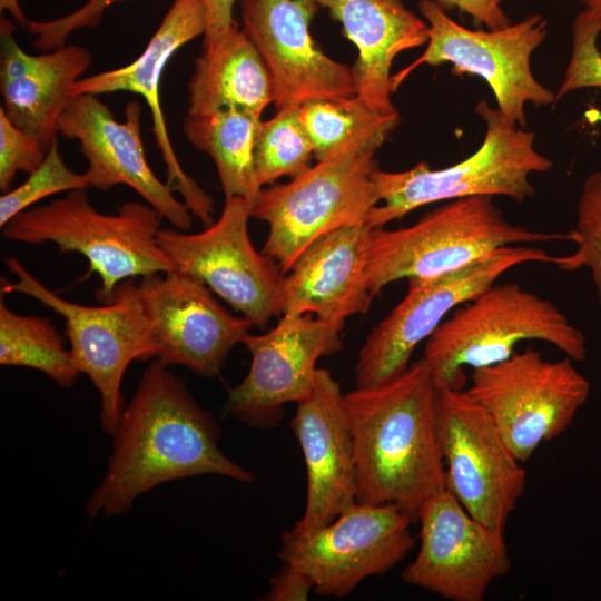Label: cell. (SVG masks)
I'll list each match as a JSON object with an SVG mask.
<instances>
[{"label":"cell","instance_id":"1","mask_svg":"<svg viewBox=\"0 0 601 601\" xmlns=\"http://www.w3.org/2000/svg\"><path fill=\"white\" fill-rule=\"evenodd\" d=\"M158 359L145 370L116 431L107 469L92 490L89 519L112 518L156 486L204 474L253 482V474L219 449V426L185 383Z\"/></svg>","mask_w":601,"mask_h":601},{"label":"cell","instance_id":"2","mask_svg":"<svg viewBox=\"0 0 601 601\" xmlns=\"http://www.w3.org/2000/svg\"><path fill=\"white\" fill-rule=\"evenodd\" d=\"M353 437L356 502L395 504L416 521L445 489L437 387L423 358L394 380L344 394Z\"/></svg>","mask_w":601,"mask_h":601},{"label":"cell","instance_id":"3","mask_svg":"<svg viewBox=\"0 0 601 601\" xmlns=\"http://www.w3.org/2000/svg\"><path fill=\"white\" fill-rule=\"evenodd\" d=\"M530 339L546 342L574 362L587 358L583 333L552 300L515 282L494 283L442 322L422 358L437 388L464 390L465 367L504 361Z\"/></svg>","mask_w":601,"mask_h":601},{"label":"cell","instance_id":"4","mask_svg":"<svg viewBox=\"0 0 601 601\" xmlns=\"http://www.w3.org/2000/svg\"><path fill=\"white\" fill-rule=\"evenodd\" d=\"M390 134L363 136L288 183L262 188L250 214L268 224L260 252L274 259L284 274L315 240L365 221L378 205L372 178L377 169L375 152Z\"/></svg>","mask_w":601,"mask_h":601},{"label":"cell","instance_id":"5","mask_svg":"<svg viewBox=\"0 0 601 601\" xmlns=\"http://www.w3.org/2000/svg\"><path fill=\"white\" fill-rule=\"evenodd\" d=\"M475 112L485 124L477 150L464 160L441 169L418 162L403 171L373 173L382 205L373 207L365 223L384 227L422 206L476 196H504L518 203L531 198L535 189L532 174L552 168V160L535 148V135L505 117L484 99Z\"/></svg>","mask_w":601,"mask_h":601},{"label":"cell","instance_id":"6","mask_svg":"<svg viewBox=\"0 0 601 601\" xmlns=\"http://www.w3.org/2000/svg\"><path fill=\"white\" fill-rule=\"evenodd\" d=\"M161 218L139 201L122 204L116 214L100 213L86 189H76L20 213L2 227V236L33 245L50 242L60 253L82 255L100 278L98 299L107 303L126 279L175 270L158 240Z\"/></svg>","mask_w":601,"mask_h":601},{"label":"cell","instance_id":"7","mask_svg":"<svg viewBox=\"0 0 601 601\" xmlns=\"http://www.w3.org/2000/svg\"><path fill=\"white\" fill-rule=\"evenodd\" d=\"M561 239H568L566 234L532 230L510 223L494 205L493 197L453 199L411 226L371 228L365 282L374 297L395 280L447 274L499 247Z\"/></svg>","mask_w":601,"mask_h":601},{"label":"cell","instance_id":"8","mask_svg":"<svg viewBox=\"0 0 601 601\" xmlns=\"http://www.w3.org/2000/svg\"><path fill=\"white\" fill-rule=\"evenodd\" d=\"M4 264L17 279L2 278L1 294L19 293L59 314L72 358L99 393L101 428L112 435L125 407L122 380L134 361L157 358L159 345L144 307L138 284L121 282L111 300L100 306L73 303L47 288L13 256Z\"/></svg>","mask_w":601,"mask_h":601},{"label":"cell","instance_id":"9","mask_svg":"<svg viewBox=\"0 0 601 601\" xmlns=\"http://www.w3.org/2000/svg\"><path fill=\"white\" fill-rule=\"evenodd\" d=\"M428 24L424 52L391 77L392 91L422 65H452V73L481 77L491 88L499 110L516 125L526 124L525 106H550L555 93L539 82L531 70V56L544 41L548 22L530 14L500 29L472 30L454 21L435 0H420Z\"/></svg>","mask_w":601,"mask_h":601},{"label":"cell","instance_id":"10","mask_svg":"<svg viewBox=\"0 0 601 601\" xmlns=\"http://www.w3.org/2000/svg\"><path fill=\"white\" fill-rule=\"evenodd\" d=\"M556 256L531 245L499 247L447 274L407 279L403 299L368 334L355 364V387L387 383L404 373L415 348L459 306L528 263L555 265Z\"/></svg>","mask_w":601,"mask_h":601},{"label":"cell","instance_id":"11","mask_svg":"<svg viewBox=\"0 0 601 601\" xmlns=\"http://www.w3.org/2000/svg\"><path fill=\"white\" fill-rule=\"evenodd\" d=\"M573 362L568 356L548 361L526 348L473 370L467 394L487 413L520 462L561 435L588 401L590 383Z\"/></svg>","mask_w":601,"mask_h":601},{"label":"cell","instance_id":"12","mask_svg":"<svg viewBox=\"0 0 601 601\" xmlns=\"http://www.w3.org/2000/svg\"><path fill=\"white\" fill-rule=\"evenodd\" d=\"M413 522L395 504L356 502L324 526L284 532L277 555L305 573L314 592L345 597L366 578L382 575L405 559L415 546Z\"/></svg>","mask_w":601,"mask_h":601},{"label":"cell","instance_id":"13","mask_svg":"<svg viewBox=\"0 0 601 601\" xmlns=\"http://www.w3.org/2000/svg\"><path fill=\"white\" fill-rule=\"evenodd\" d=\"M249 204L226 198L218 220L200 233L160 229L158 240L175 270L205 284L215 295L264 328L282 315L285 274L277 263L253 246L248 233Z\"/></svg>","mask_w":601,"mask_h":601},{"label":"cell","instance_id":"14","mask_svg":"<svg viewBox=\"0 0 601 601\" xmlns=\"http://www.w3.org/2000/svg\"><path fill=\"white\" fill-rule=\"evenodd\" d=\"M437 428L445 487L472 516L504 533L525 487L523 463L466 390L437 388Z\"/></svg>","mask_w":601,"mask_h":601},{"label":"cell","instance_id":"15","mask_svg":"<svg viewBox=\"0 0 601 601\" xmlns=\"http://www.w3.org/2000/svg\"><path fill=\"white\" fill-rule=\"evenodd\" d=\"M420 548L402 572L406 584L453 601H482L511 569L504 533L472 516L445 487L420 508Z\"/></svg>","mask_w":601,"mask_h":601},{"label":"cell","instance_id":"16","mask_svg":"<svg viewBox=\"0 0 601 601\" xmlns=\"http://www.w3.org/2000/svg\"><path fill=\"white\" fill-rule=\"evenodd\" d=\"M341 329L311 315H282L260 335L243 343L252 361L247 375L229 390L226 412L253 426H272L282 407L299 402L313 390L317 361L343 349Z\"/></svg>","mask_w":601,"mask_h":601},{"label":"cell","instance_id":"17","mask_svg":"<svg viewBox=\"0 0 601 601\" xmlns=\"http://www.w3.org/2000/svg\"><path fill=\"white\" fill-rule=\"evenodd\" d=\"M243 31L262 56L273 81L276 109L356 96L351 67L314 41V0H242Z\"/></svg>","mask_w":601,"mask_h":601},{"label":"cell","instance_id":"18","mask_svg":"<svg viewBox=\"0 0 601 601\" xmlns=\"http://www.w3.org/2000/svg\"><path fill=\"white\" fill-rule=\"evenodd\" d=\"M138 288L159 345L156 359L167 366L218 376L231 348L254 326L227 312L200 280L179 270L141 277Z\"/></svg>","mask_w":601,"mask_h":601},{"label":"cell","instance_id":"19","mask_svg":"<svg viewBox=\"0 0 601 601\" xmlns=\"http://www.w3.org/2000/svg\"><path fill=\"white\" fill-rule=\"evenodd\" d=\"M141 114L142 105L131 100L126 105L124 121H118L96 95H73L59 119L58 132L79 141L88 162L83 174L90 187L107 190L128 186L174 228L187 231L193 224L191 211L147 161Z\"/></svg>","mask_w":601,"mask_h":601},{"label":"cell","instance_id":"20","mask_svg":"<svg viewBox=\"0 0 601 601\" xmlns=\"http://www.w3.org/2000/svg\"><path fill=\"white\" fill-rule=\"evenodd\" d=\"M205 31V1L174 0L146 48L135 60L116 69L82 77L72 87V96L128 91L146 101L156 144L166 165L167 184L183 196L184 203L204 228L214 224L215 204L178 160L160 106V80L170 58Z\"/></svg>","mask_w":601,"mask_h":601},{"label":"cell","instance_id":"21","mask_svg":"<svg viewBox=\"0 0 601 601\" xmlns=\"http://www.w3.org/2000/svg\"><path fill=\"white\" fill-rule=\"evenodd\" d=\"M292 430L307 475L305 510L292 530L306 533L356 503L353 437L344 394L329 371L317 368L312 392L296 403Z\"/></svg>","mask_w":601,"mask_h":601},{"label":"cell","instance_id":"22","mask_svg":"<svg viewBox=\"0 0 601 601\" xmlns=\"http://www.w3.org/2000/svg\"><path fill=\"white\" fill-rule=\"evenodd\" d=\"M371 228L358 221L315 240L285 274L282 315L314 314L342 331L349 316L366 313L373 299L365 282Z\"/></svg>","mask_w":601,"mask_h":601},{"label":"cell","instance_id":"23","mask_svg":"<svg viewBox=\"0 0 601 601\" xmlns=\"http://www.w3.org/2000/svg\"><path fill=\"white\" fill-rule=\"evenodd\" d=\"M13 31V24L1 17V108L48 151L58 138V122L72 97V87L89 69L92 57L76 45L29 55L19 47Z\"/></svg>","mask_w":601,"mask_h":601},{"label":"cell","instance_id":"24","mask_svg":"<svg viewBox=\"0 0 601 601\" xmlns=\"http://www.w3.org/2000/svg\"><path fill=\"white\" fill-rule=\"evenodd\" d=\"M314 1L342 24L358 50L351 67L356 96L377 114H398L391 98V68L397 55L427 43V22L402 0Z\"/></svg>","mask_w":601,"mask_h":601},{"label":"cell","instance_id":"25","mask_svg":"<svg viewBox=\"0 0 601 601\" xmlns=\"http://www.w3.org/2000/svg\"><path fill=\"white\" fill-rule=\"evenodd\" d=\"M274 102L270 73L237 23L204 43L188 82L189 115L238 110L262 116Z\"/></svg>","mask_w":601,"mask_h":601},{"label":"cell","instance_id":"26","mask_svg":"<svg viewBox=\"0 0 601 601\" xmlns=\"http://www.w3.org/2000/svg\"><path fill=\"white\" fill-rule=\"evenodd\" d=\"M262 116L225 110L187 114L183 129L187 140L215 164L226 198H244L252 207L262 187L256 179L254 146Z\"/></svg>","mask_w":601,"mask_h":601},{"label":"cell","instance_id":"27","mask_svg":"<svg viewBox=\"0 0 601 601\" xmlns=\"http://www.w3.org/2000/svg\"><path fill=\"white\" fill-rule=\"evenodd\" d=\"M0 364L37 370L63 388L71 387L81 372L63 336L47 318L20 315L0 300Z\"/></svg>","mask_w":601,"mask_h":601},{"label":"cell","instance_id":"28","mask_svg":"<svg viewBox=\"0 0 601 601\" xmlns=\"http://www.w3.org/2000/svg\"><path fill=\"white\" fill-rule=\"evenodd\" d=\"M299 110L317 161L363 136L376 131L392 132L400 122L398 114H377L357 96L313 100L300 105Z\"/></svg>","mask_w":601,"mask_h":601},{"label":"cell","instance_id":"29","mask_svg":"<svg viewBox=\"0 0 601 601\" xmlns=\"http://www.w3.org/2000/svg\"><path fill=\"white\" fill-rule=\"evenodd\" d=\"M312 157L299 106L278 109L274 117L262 120L254 146L256 179L262 188L279 177L302 174L311 166Z\"/></svg>","mask_w":601,"mask_h":601},{"label":"cell","instance_id":"30","mask_svg":"<svg viewBox=\"0 0 601 601\" xmlns=\"http://www.w3.org/2000/svg\"><path fill=\"white\" fill-rule=\"evenodd\" d=\"M566 236L577 245L575 252L558 256L555 266L563 272L589 268L601 307V170L589 174L584 179L578 201L577 226Z\"/></svg>","mask_w":601,"mask_h":601},{"label":"cell","instance_id":"31","mask_svg":"<svg viewBox=\"0 0 601 601\" xmlns=\"http://www.w3.org/2000/svg\"><path fill=\"white\" fill-rule=\"evenodd\" d=\"M90 187L85 174L72 171L63 161L58 138L50 145L41 164L14 189L0 197V227L31 208L39 200L63 191Z\"/></svg>","mask_w":601,"mask_h":601},{"label":"cell","instance_id":"32","mask_svg":"<svg viewBox=\"0 0 601 601\" xmlns=\"http://www.w3.org/2000/svg\"><path fill=\"white\" fill-rule=\"evenodd\" d=\"M572 51L556 100L583 88H601V51L598 37L601 20L587 10L579 12L571 26Z\"/></svg>","mask_w":601,"mask_h":601},{"label":"cell","instance_id":"33","mask_svg":"<svg viewBox=\"0 0 601 601\" xmlns=\"http://www.w3.org/2000/svg\"><path fill=\"white\" fill-rule=\"evenodd\" d=\"M47 150L30 135L18 128L0 108V189L10 190L18 171L31 173L46 157Z\"/></svg>","mask_w":601,"mask_h":601},{"label":"cell","instance_id":"34","mask_svg":"<svg viewBox=\"0 0 601 601\" xmlns=\"http://www.w3.org/2000/svg\"><path fill=\"white\" fill-rule=\"evenodd\" d=\"M119 1L124 0H87L70 13L47 21H28L26 28L35 37L33 47L48 52L65 46L72 32L96 28L106 10Z\"/></svg>","mask_w":601,"mask_h":601},{"label":"cell","instance_id":"35","mask_svg":"<svg viewBox=\"0 0 601 601\" xmlns=\"http://www.w3.org/2000/svg\"><path fill=\"white\" fill-rule=\"evenodd\" d=\"M314 591L313 581L299 570L285 564L270 578L269 589L263 595L265 601H304Z\"/></svg>","mask_w":601,"mask_h":601},{"label":"cell","instance_id":"36","mask_svg":"<svg viewBox=\"0 0 601 601\" xmlns=\"http://www.w3.org/2000/svg\"><path fill=\"white\" fill-rule=\"evenodd\" d=\"M443 8H456L469 14L477 24L500 29L511 23L499 0H435Z\"/></svg>","mask_w":601,"mask_h":601},{"label":"cell","instance_id":"37","mask_svg":"<svg viewBox=\"0 0 601 601\" xmlns=\"http://www.w3.org/2000/svg\"><path fill=\"white\" fill-rule=\"evenodd\" d=\"M206 8V31L204 43L216 40L236 23L233 17L236 0H204Z\"/></svg>","mask_w":601,"mask_h":601},{"label":"cell","instance_id":"38","mask_svg":"<svg viewBox=\"0 0 601 601\" xmlns=\"http://www.w3.org/2000/svg\"><path fill=\"white\" fill-rule=\"evenodd\" d=\"M0 11H7L9 12L17 22H19L22 26H27L28 19L24 16V12L22 8L20 7V3L18 0H0Z\"/></svg>","mask_w":601,"mask_h":601},{"label":"cell","instance_id":"39","mask_svg":"<svg viewBox=\"0 0 601 601\" xmlns=\"http://www.w3.org/2000/svg\"><path fill=\"white\" fill-rule=\"evenodd\" d=\"M584 6V10L594 14L601 20V0H581Z\"/></svg>","mask_w":601,"mask_h":601},{"label":"cell","instance_id":"40","mask_svg":"<svg viewBox=\"0 0 601 601\" xmlns=\"http://www.w3.org/2000/svg\"><path fill=\"white\" fill-rule=\"evenodd\" d=\"M501 3L504 1V0H499Z\"/></svg>","mask_w":601,"mask_h":601}]
</instances>
